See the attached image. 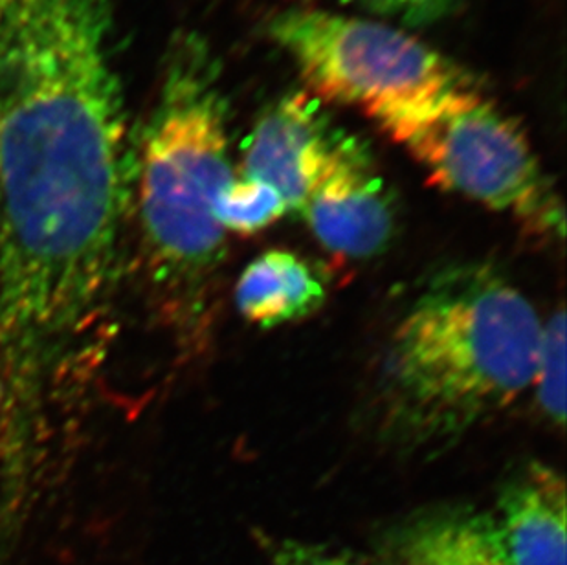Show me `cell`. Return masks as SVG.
Segmentation results:
<instances>
[{
  "mask_svg": "<svg viewBox=\"0 0 567 565\" xmlns=\"http://www.w3.org/2000/svg\"><path fill=\"white\" fill-rule=\"evenodd\" d=\"M116 0H0V355L72 362L118 285L133 150Z\"/></svg>",
  "mask_w": 567,
  "mask_h": 565,
  "instance_id": "cell-1",
  "label": "cell"
},
{
  "mask_svg": "<svg viewBox=\"0 0 567 565\" xmlns=\"http://www.w3.org/2000/svg\"><path fill=\"white\" fill-rule=\"evenodd\" d=\"M542 320L505 274H435L390 332L375 380L377 432L406 455L444 452L530 390Z\"/></svg>",
  "mask_w": 567,
  "mask_h": 565,
  "instance_id": "cell-2",
  "label": "cell"
},
{
  "mask_svg": "<svg viewBox=\"0 0 567 565\" xmlns=\"http://www.w3.org/2000/svg\"><path fill=\"white\" fill-rule=\"evenodd\" d=\"M234 176L219 64L200 35L181 33L133 151L128 206L136 209L145 276L172 323L197 318L206 285L225 259L215 203Z\"/></svg>",
  "mask_w": 567,
  "mask_h": 565,
  "instance_id": "cell-3",
  "label": "cell"
},
{
  "mask_svg": "<svg viewBox=\"0 0 567 565\" xmlns=\"http://www.w3.org/2000/svg\"><path fill=\"white\" fill-rule=\"evenodd\" d=\"M268 33L292 58L316 96L360 109L380 127L472 86L465 70L382 22L290 10L274 17Z\"/></svg>",
  "mask_w": 567,
  "mask_h": 565,
  "instance_id": "cell-4",
  "label": "cell"
},
{
  "mask_svg": "<svg viewBox=\"0 0 567 565\" xmlns=\"http://www.w3.org/2000/svg\"><path fill=\"white\" fill-rule=\"evenodd\" d=\"M446 192L507 214L525 234L564 239V208L524 131L471 89L385 125Z\"/></svg>",
  "mask_w": 567,
  "mask_h": 565,
  "instance_id": "cell-5",
  "label": "cell"
},
{
  "mask_svg": "<svg viewBox=\"0 0 567 565\" xmlns=\"http://www.w3.org/2000/svg\"><path fill=\"white\" fill-rule=\"evenodd\" d=\"M300 215L334 256L370 259L395 234V198L359 140L338 134Z\"/></svg>",
  "mask_w": 567,
  "mask_h": 565,
  "instance_id": "cell-6",
  "label": "cell"
},
{
  "mask_svg": "<svg viewBox=\"0 0 567 565\" xmlns=\"http://www.w3.org/2000/svg\"><path fill=\"white\" fill-rule=\"evenodd\" d=\"M338 134L318 102L306 94L284 97L252 129L239 175L274 187L289 212L300 214Z\"/></svg>",
  "mask_w": 567,
  "mask_h": 565,
  "instance_id": "cell-7",
  "label": "cell"
},
{
  "mask_svg": "<svg viewBox=\"0 0 567 565\" xmlns=\"http://www.w3.org/2000/svg\"><path fill=\"white\" fill-rule=\"evenodd\" d=\"M491 516L502 565H566V481L549 464L513 472Z\"/></svg>",
  "mask_w": 567,
  "mask_h": 565,
  "instance_id": "cell-8",
  "label": "cell"
},
{
  "mask_svg": "<svg viewBox=\"0 0 567 565\" xmlns=\"http://www.w3.org/2000/svg\"><path fill=\"white\" fill-rule=\"evenodd\" d=\"M377 565H502L493 516L468 505L417 512L391 528Z\"/></svg>",
  "mask_w": 567,
  "mask_h": 565,
  "instance_id": "cell-9",
  "label": "cell"
},
{
  "mask_svg": "<svg viewBox=\"0 0 567 565\" xmlns=\"http://www.w3.org/2000/svg\"><path fill=\"white\" fill-rule=\"evenodd\" d=\"M326 282L303 257L268 250L237 279L236 305L245 320L261 329L301 320L326 301Z\"/></svg>",
  "mask_w": 567,
  "mask_h": 565,
  "instance_id": "cell-10",
  "label": "cell"
},
{
  "mask_svg": "<svg viewBox=\"0 0 567 565\" xmlns=\"http://www.w3.org/2000/svg\"><path fill=\"white\" fill-rule=\"evenodd\" d=\"M289 214V206L274 187L236 175L215 203V217L226 234L254 235Z\"/></svg>",
  "mask_w": 567,
  "mask_h": 565,
  "instance_id": "cell-11",
  "label": "cell"
},
{
  "mask_svg": "<svg viewBox=\"0 0 567 565\" xmlns=\"http://www.w3.org/2000/svg\"><path fill=\"white\" fill-rule=\"evenodd\" d=\"M566 315L557 310L542 321L530 390L542 417L563 430L566 422Z\"/></svg>",
  "mask_w": 567,
  "mask_h": 565,
  "instance_id": "cell-12",
  "label": "cell"
},
{
  "mask_svg": "<svg viewBox=\"0 0 567 565\" xmlns=\"http://www.w3.org/2000/svg\"><path fill=\"white\" fill-rule=\"evenodd\" d=\"M340 4L357 6L375 16L396 19L410 27H421L452 16L463 0H334Z\"/></svg>",
  "mask_w": 567,
  "mask_h": 565,
  "instance_id": "cell-13",
  "label": "cell"
},
{
  "mask_svg": "<svg viewBox=\"0 0 567 565\" xmlns=\"http://www.w3.org/2000/svg\"><path fill=\"white\" fill-rule=\"evenodd\" d=\"M272 565H364L351 553L332 549L327 545L307 544L298 540H285L276 547Z\"/></svg>",
  "mask_w": 567,
  "mask_h": 565,
  "instance_id": "cell-14",
  "label": "cell"
}]
</instances>
